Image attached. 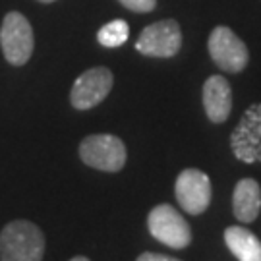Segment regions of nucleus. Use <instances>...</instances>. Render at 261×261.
<instances>
[{
	"mask_svg": "<svg viewBox=\"0 0 261 261\" xmlns=\"http://www.w3.org/2000/svg\"><path fill=\"white\" fill-rule=\"evenodd\" d=\"M33 29L28 18L19 12H10L2 19L0 28V47L4 58L12 66H23L33 55Z\"/></svg>",
	"mask_w": 261,
	"mask_h": 261,
	"instance_id": "nucleus-3",
	"label": "nucleus"
},
{
	"mask_svg": "<svg viewBox=\"0 0 261 261\" xmlns=\"http://www.w3.org/2000/svg\"><path fill=\"white\" fill-rule=\"evenodd\" d=\"M261 211V188L253 178H242L232 194V213L242 223H253Z\"/></svg>",
	"mask_w": 261,
	"mask_h": 261,
	"instance_id": "nucleus-11",
	"label": "nucleus"
},
{
	"mask_svg": "<svg viewBox=\"0 0 261 261\" xmlns=\"http://www.w3.org/2000/svg\"><path fill=\"white\" fill-rule=\"evenodd\" d=\"M178 205L190 215H201L211 203V180L199 168L182 170L174 184Z\"/></svg>",
	"mask_w": 261,
	"mask_h": 261,
	"instance_id": "nucleus-9",
	"label": "nucleus"
},
{
	"mask_svg": "<svg viewBox=\"0 0 261 261\" xmlns=\"http://www.w3.org/2000/svg\"><path fill=\"white\" fill-rule=\"evenodd\" d=\"M207 48H209V55L215 64L228 74H240L250 62L248 47L244 45L242 39L226 25H217L211 31Z\"/></svg>",
	"mask_w": 261,
	"mask_h": 261,
	"instance_id": "nucleus-5",
	"label": "nucleus"
},
{
	"mask_svg": "<svg viewBox=\"0 0 261 261\" xmlns=\"http://www.w3.org/2000/svg\"><path fill=\"white\" fill-rule=\"evenodd\" d=\"M147 228L155 240L172 250H184L192 242V228L188 221L168 203H161L151 209Z\"/></svg>",
	"mask_w": 261,
	"mask_h": 261,
	"instance_id": "nucleus-4",
	"label": "nucleus"
},
{
	"mask_svg": "<svg viewBox=\"0 0 261 261\" xmlns=\"http://www.w3.org/2000/svg\"><path fill=\"white\" fill-rule=\"evenodd\" d=\"M130 37V25L124 19H112L105 23L97 33V41L107 48H114L124 45Z\"/></svg>",
	"mask_w": 261,
	"mask_h": 261,
	"instance_id": "nucleus-13",
	"label": "nucleus"
},
{
	"mask_svg": "<svg viewBox=\"0 0 261 261\" xmlns=\"http://www.w3.org/2000/svg\"><path fill=\"white\" fill-rule=\"evenodd\" d=\"M80 157L87 167L103 172H118L126 165L128 153L120 138L111 134H93L80 143Z\"/></svg>",
	"mask_w": 261,
	"mask_h": 261,
	"instance_id": "nucleus-2",
	"label": "nucleus"
},
{
	"mask_svg": "<svg viewBox=\"0 0 261 261\" xmlns=\"http://www.w3.org/2000/svg\"><path fill=\"white\" fill-rule=\"evenodd\" d=\"M136 261H180V259H176V257H170V255H163V253L145 252V253H141Z\"/></svg>",
	"mask_w": 261,
	"mask_h": 261,
	"instance_id": "nucleus-15",
	"label": "nucleus"
},
{
	"mask_svg": "<svg viewBox=\"0 0 261 261\" xmlns=\"http://www.w3.org/2000/svg\"><path fill=\"white\" fill-rule=\"evenodd\" d=\"M182 47V31L174 19L155 21L140 33L136 41L138 53L153 58H170Z\"/></svg>",
	"mask_w": 261,
	"mask_h": 261,
	"instance_id": "nucleus-7",
	"label": "nucleus"
},
{
	"mask_svg": "<svg viewBox=\"0 0 261 261\" xmlns=\"http://www.w3.org/2000/svg\"><path fill=\"white\" fill-rule=\"evenodd\" d=\"M203 109L213 124L228 120L232 111V89L223 75H211L203 84Z\"/></svg>",
	"mask_w": 261,
	"mask_h": 261,
	"instance_id": "nucleus-10",
	"label": "nucleus"
},
{
	"mask_svg": "<svg viewBox=\"0 0 261 261\" xmlns=\"http://www.w3.org/2000/svg\"><path fill=\"white\" fill-rule=\"evenodd\" d=\"M70 261H89L87 257H84V255H75V257H72Z\"/></svg>",
	"mask_w": 261,
	"mask_h": 261,
	"instance_id": "nucleus-16",
	"label": "nucleus"
},
{
	"mask_svg": "<svg viewBox=\"0 0 261 261\" xmlns=\"http://www.w3.org/2000/svg\"><path fill=\"white\" fill-rule=\"evenodd\" d=\"M230 147L234 157L242 163H261V103L246 109L230 134Z\"/></svg>",
	"mask_w": 261,
	"mask_h": 261,
	"instance_id": "nucleus-6",
	"label": "nucleus"
},
{
	"mask_svg": "<svg viewBox=\"0 0 261 261\" xmlns=\"http://www.w3.org/2000/svg\"><path fill=\"white\" fill-rule=\"evenodd\" d=\"M45 236L31 221H12L0 232V261H43Z\"/></svg>",
	"mask_w": 261,
	"mask_h": 261,
	"instance_id": "nucleus-1",
	"label": "nucleus"
},
{
	"mask_svg": "<svg viewBox=\"0 0 261 261\" xmlns=\"http://www.w3.org/2000/svg\"><path fill=\"white\" fill-rule=\"evenodd\" d=\"M114 77L109 68H91L80 75L72 85L70 103L77 111H89L97 105H101L111 93Z\"/></svg>",
	"mask_w": 261,
	"mask_h": 261,
	"instance_id": "nucleus-8",
	"label": "nucleus"
},
{
	"mask_svg": "<svg viewBox=\"0 0 261 261\" xmlns=\"http://www.w3.org/2000/svg\"><path fill=\"white\" fill-rule=\"evenodd\" d=\"M224 244L238 261H261L259 238L240 224L224 230Z\"/></svg>",
	"mask_w": 261,
	"mask_h": 261,
	"instance_id": "nucleus-12",
	"label": "nucleus"
},
{
	"mask_svg": "<svg viewBox=\"0 0 261 261\" xmlns=\"http://www.w3.org/2000/svg\"><path fill=\"white\" fill-rule=\"evenodd\" d=\"M124 8L132 10V12H138V14H147L153 12L157 6V0H118Z\"/></svg>",
	"mask_w": 261,
	"mask_h": 261,
	"instance_id": "nucleus-14",
	"label": "nucleus"
},
{
	"mask_svg": "<svg viewBox=\"0 0 261 261\" xmlns=\"http://www.w3.org/2000/svg\"><path fill=\"white\" fill-rule=\"evenodd\" d=\"M39 2H47L48 4V2H55V0H39Z\"/></svg>",
	"mask_w": 261,
	"mask_h": 261,
	"instance_id": "nucleus-17",
	"label": "nucleus"
}]
</instances>
